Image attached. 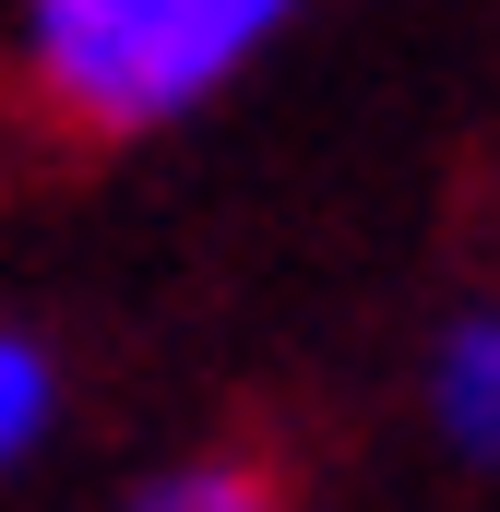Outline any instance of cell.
Instances as JSON below:
<instances>
[{
  "mask_svg": "<svg viewBox=\"0 0 500 512\" xmlns=\"http://www.w3.org/2000/svg\"><path fill=\"white\" fill-rule=\"evenodd\" d=\"M250 36H274L262 0H48L24 24V84L48 96V120L108 143L215 96L250 60Z\"/></svg>",
  "mask_w": 500,
  "mask_h": 512,
  "instance_id": "obj_1",
  "label": "cell"
},
{
  "mask_svg": "<svg viewBox=\"0 0 500 512\" xmlns=\"http://www.w3.org/2000/svg\"><path fill=\"white\" fill-rule=\"evenodd\" d=\"M441 417L465 453H500V322H465L441 358Z\"/></svg>",
  "mask_w": 500,
  "mask_h": 512,
  "instance_id": "obj_2",
  "label": "cell"
},
{
  "mask_svg": "<svg viewBox=\"0 0 500 512\" xmlns=\"http://www.w3.org/2000/svg\"><path fill=\"white\" fill-rule=\"evenodd\" d=\"M143 512H274V477L262 465H191V477L143 489Z\"/></svg>",
  "mask_w": 500,
  "mask_h": 512,
  "instance_id": "obj_3",
  "label": "cell"
},
{
  "mask_svg": "<svg viewBox=\"0 0 500 512\" xmlns=\"http://www.w3.org/2000/svg\"><path fill=\"white\" fill-rule=\"evenodd\" d=\"M36 417H48V358L0 334V453H24V441H36Z\"/></svg>",
  "mask_w": 500,
  "mask_h": 512,
  "instance_id": "obj_4",
  "label": "cell"
}]
</instances>
